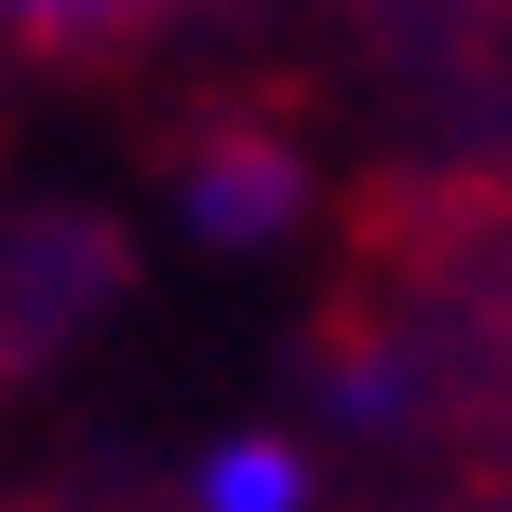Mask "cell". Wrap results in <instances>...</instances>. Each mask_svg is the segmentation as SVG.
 Masks as SVG:
<instances>
[{
    "instance_id": "cell-1",
    "label": "cell",
    "mask_w": 512,
    "mask_h": 512,
    "mask_svg": "<svg viewBox=\"0 0 512 512\" xmlns=\"http://www.w3.org/2000/svg\"><path fill=\"white\" fill-rule=\"evenodd\" d=\"M176 203H189L203 243H270L283 216H297V149H270V135H216V149L176 176Z\"/></svg>"
},
{
    "instance_id": "cell-2",
    "label": "cell",
    "mask_w": 512,
    "mask_h": 512,
    "mask_svg": "<svg viewBox=\"0 0 512 512\" xmlns=\"http://www.w3.org/2000/svg\"><path fill=\"white\" fill-rule=\"evenodd\" d=\"M203 512H310V459L283 432H230L203 459Z\"/></svg>"
},
{
    "instance_id": "cell-3",
    "label": "cell",
    "mask_w": 512,
    "mask_h": 512,
    "mask_svg": "<svg viewBox=\"0 0 512 512\" xmlns=\"http://www.w3.org/2000/svg\"><path fill=\"white\" fill-rule=\"evenodd\" d=\"M0 14H27V27H54V41H81V27H108V0H0Z\"/></svg>"
}]
</instances>
